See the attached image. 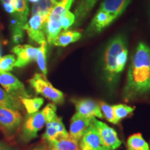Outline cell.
<instances>
[{
	"label": "cell",
	"mask_w": 150,
	"mask_h": 150,
	"mask_svg": "<svg viewBox=\"0 0 150 150\" xmlns=\"http://www.w3.org/2000/svg\"><path fill=\"white\" fill-rule=\"evenodd\" d=\"M150 91V47L139 42L131 59L123 91L125 101L133 100Z\"/></svg>",
	"instance_id": "cell-1"
},
{
	"label": "cell",
	"mask_w": 150,
	"mask_h": 150,
	"mask_svg": "<svg viewBox=\"0 0 150 150\" xmlns=\"http://www.w3.org/2000/svg\"><path fill=\"white\" fill-rule=\"evenodd\" d=\"M128 60V38L125 33L114 35L104 46L102 56V79L112 91L119 83Z\"/></svg>",
	"instance_id": "cell-2"
},
{
	"label": "cell",
	"mask_w": 150,
	"mask_h": 150,
	"mask_svg": "<svg viewBox=\"0 0 150 150\" xmlns=\"http://www.w3.org/2000/svg\"><path fill=\"white\" fill-rule=\"evenodd\" d=\"M131 2V0H104L83 31L82 38H91L102 33L124 13Z\"/></svg>",
	"instance_id": "cell-3"
},
{
	"label": "cell",
	"mask_w": 150,
	"mask_h": 150,
	"mask_svg": "<svg viewBox=\"0 0 150 150\" xmlns=\"http://www.w3.org/2000/svg\"><path fill=\"white\" fill-rule=\"evenodd\" d=\"M56 106L54 104H48L42 110L33 114H27L21 129L20 139L24 142H29L38 137V133L47 122L55 118Z\"/></svg>",
	"instance_id": "cell-4"
},
{
	"label": "cell",
	"mask_w": 150,
	"mask_h": 150,
	"mask_svg": "<svg viewBox=\"0 0 150 150\" xmlns=\"http://www.w3.org/2000/svg\"><path fill=\"white\" fill-rule=\"evenodd\" d=\"M76 0H59L49 15L45 24L47 42L52 45L55 38L61 31V19L67 11H69Z\"/></svg>",
	"instance_id": "cell-5"
},
{
	"label": "cell",
	"mask_w": 150,
	"mask_h": 150,
	"mask_svg": "<svg viewBox=\"0 0 150 150\" xmlns=\"http://www.w3.org/2000/svg\"><path fill=\"white\" fill-rule=\"evenodd\" d=\"M29 82L35 93L52 101L54 104H61L64 102L63 93L54 88L44 74L35 73L33 77L29 80Z\"/></svg>",
	"instance_id": "cell-6"
},
{
	"label": "cell",
	"mask_w": 150,
	"mask_h": 150,
	"mask_svg": "<svg viewBox=\"0 0 150 150\" xmlns=\"http://www.w3.org/2000/svg\"><path fill=\"white\" fill-rule=\"evenodd\" d=\"M22 117L18 110L0 108V129L8 138L13 137L22 123Z\"/></svg>",
	"instance_id": "cell-7"
},
{
	"label": "cell",
	"mask_w": 150,
	"mask_h": 150,
	"mask_svg": "<svg viewBox=\"0 0 150 150\" xmlns=\"http://www.w3.org/2000/svg\"><path fill=\"white\" fill-rule=\"evenodd\" d=\"M47 18L40 15L31 16L29 21L24 26V30L27 31L30 40L40 45L47 42L45 24Z\"/></svg>",
	"instance_id": "cell-8"
},
{
	"label": "cell",
	"mask_w": 150,
	"mask_h": 150,
	"mask_svg": "<svg viewBox=\"0 0 150 150\" xmlns=\"http://www.w3.org/2000/svg\"><path fill=\"white\" fill-rule=\"evenodd\" d=\"M92 123L98 131L103 145L108 150H115L121 145L122 142L115 129L96 118L92 119Z\"/></svg>",
	"instance_id": "cell-9"
},
{
	"label": "cell",
	"mask_w": 150,
	"mask_h": 150,
	"mask_svg": "<svg viewBox=\"0 0 150 150\" xmlns=\"http://www.w3.org/2000/svg\"><path fill=\"white\" fill-rule=\"evenodd\" d=\"M0 84L8 94L18 97H29L24 84L13 74L8 72H0Z\"/></svg>",
	"instance_id": "cell-10"
},
{
	"label": "cell",
	"mask_w": 150,
	"mask_h": 150,
	"mask_svg": "<svg viewBox=\"0 0 150 150\" xmlns=\"http://www.w3.org/2000/svg\"><path fill=\"white\" fill-rule=\"evenodd\" d=\"M76 112L84 117L91 118H102L103 115L99 104L91 99H73Z\"/></svg>",
	"instance_id": "cell-11"
},
{
	"label": "cell",
	"mask_w": 150,
	"mask_h": 150,
	"mask_svg": "<svg viewBox=\"0 0 150 150\" xmlns=\"http://www.w3.org/2000/svg\"><path fill=\"white\" fill-rule=\"evenodd\" d=\"M79 141L81 150H108L103 145L98 131L92 122Z\"/></svg>",
	"instance_id": "cell-12"
},
{
	"label": "cell",
	"mask_w": 150,
	"mask_h": 150,
	"mask_svg": "<svg viewBox=\"0 0 150 150\" xmlns=\"http://www.w3.org/2000/svg\"><path fill=\"white\" fill-rule=\"evenodd\" d=\"M38 48L29 45H17L13 48L12 52L17 56L15 67H22L36 61Z\"/></svg>",
	"instance_id": "cell-13"
},
{
	"label": "cell",
	"mask_w": 150,
	"mask_h": 150,
	"mask_svg": "<svg viewBox=\"0 0 150 150\" xmlns=\"http://www.w3.org/2000/svg\"><path fill=\"white\" fill-rule=\"evenodd\" d=\"M69 135L61 117L56 116L52 120L46 123V130L42 135V139L46 142H51L61 136Z\"/></svg>",
	"instance_id": "cell-14"
},
{
	"label": "cell",
	"mask_w": 150,
	"mask_h": 150,
	"mask_svg": "<svg viewBox=\"0 0 150 150\" xmlns=\"http://www.w3.org/2000/svg\"><path fill=\"white\" fill-rule=\"evenodd\" d=\"M91 122L92 119L91 118L86 117L76 112L71 119L69 135L79 142Z\"/></svg>",
	"instance_id": "cell-15"
},
{
	"label": "cell",
	"mask_w": 150,
	"mask_h": 150,
	"mask_svg": "<svg viewBox=\"0 0 150 150\" xmlns=\"http://www.w3.org/2000/svg\"><path fill=\"white\" fill-rule=\"evenodd\" d=\"M76 3L74 11L75 16L74 26L75 27H77L87 19L99 0H76Z\"/></svg>",
	"instance_id": "cell-16"
},
{
	"label": "cell",
	"mask_w": 150,
	"mask_h": 150,
	"mask_svg": "<svg viewBox=\"0 0 150 150\" xmlns=\"http://www.w3.org/2000/svg\"><path fill=\"white\" fill-rule=\"evenodd\" d=\"M83 33L77 30H63L55 38L52 45L57 47H66L82 38Z\"/></svg>",
	"instance_id": "cell-17"
},
{
	"label": "cell",
	"mask_w": 150,
	"mask_h": 150,
	"mask_svg": "<svg viewBox=\"0 0 150 150\" xmlns=\"http://www.w3.org/2000/svg\"><path fill=\"white\" fill-rule=\"evenodd\" d=\"M47 143L50 145L52 150H81L79 142L70 135L59 137Z\"/></svg>",
	"instance_id": "cell-18"
},
{
	"label": "cell",
	"mask_w": 150,
	"mask_h": 150,
	"mask_svg": "<svg viewBox=\"0 0 150 150\" xmlns=\"http://www.w3.org/2000/svg\"><path fill=\"white\" fill-rule=\"evenodd\" d=\"M0 108H8L19 111L23 109V106L20 99L13 96L0 88Z\"/></svg>",
	"instance_id": "cell-19"
},
{
	"label": "cell",
	"mask_w": 150,
	"mask_h": 150,
	"mask_svg": "<svg viewBox=\"0 0 150 150\" xmlns=\"http://www.w3.org/2000/svg\"><path fill=\"white\" fill-rule=\"evenodd\" d=\"M1 3H8L13 6L16 11L14 15L20 19L24 25L27 22L29 16V7H28L27 0H1Z\"/></svg>",
	"instance_id": "cell-20"
},
{
	"label": "cell",
	"mask_w": 150,
	"mask_h": 150,
	"mask_svg": "<svg viewBox=\"0 0 150 150\" xmlns=\"http://www.w3.org/2000/svg\"><path fill=\"white\" fill-rule=\"evenodd\" d=\"M58 0H39L33 4L31 10V16L40 15L48 18L50 12L56 4Z\"/></svg>",
	"instance_id": "cell-21"
},
{
	"label": "cell",
	"mask_w": 150,
	"mask_h": 150,
	"mask_svg": "<svg viewBox=\"0 0 150 150\" xmlns=\"http://www.w3.org/2000/svg\"><path fill=\"white\" fill-rule=\"evenodd\" d=\"M127 147L129 150H150L149 145L140 133L134 134L129 137Z\"/></svg>",
	"instance_id": "cell-22"
},
{
	"label": "cell",
	"mask_w": 150,
	"mask_h": 150,
	"mask_svg": "<svg viewBox=\"0 0 150 150\" xmlns=\"http://www.w3.org/2000/svg\"><path fill=\"white\" fill-rule=\"evenodd\" d=\"M20 101L28 114H33L39 111L41 106L44 104V99L42 97H22L20 98Z\"/></svg>",
	"instance_id": "cell-23"
},
{
	"label": "cell",
	"mask_w": 150,
	"mask_h": 150,
	"mask_svg": "<svg viewBox=\"0 0 150 150\" xmlns=\"http://www.w3.org/2000/svg\"><path fill=\"white\" fill-rule=\"evenodd\" d=\"M47 42H44L40 45L38 51L36 62L42 74L46 76L47 74Z\"/></svg>",
	"instance_id": "cell-24"
},
{
	"label": "cell",
	"mask_w": 150,
	"mask_h": 150,
	"mask_svg": "<svg viewBox=\"0 0 150 150\" xmlns=\"http://www.w3.org/2000/svg\"><path fill=\"white\" fill-rule=\"evenodd\" d=\"M113 110L114 115H115L116 121L118 123L121 120L124 119L127 116L132 113L135 108L127 106L125 104H115L112 106Z\"/></svg>",
	"instance_id": "cell-25"
},
{
	"label": "cell",
	"mask_w": 150,
	"mask_h": 150,
	"mask_svg": "<svg viewBox=\"0 0 150 150\" xmlns=\"http://www.w3.org/2000/svg\"><path fill=\"white\" fill-rule=\"evenodd\" d=\"M16 61L15 56L11 54L0 58V72H6L12 70L15 67Z\"/></svg>",
	"instance_id": "cell-26"
},
{
	"label": "cell",
	"mask_w": 150,
	"mask_h": 150,
	"mask_svg": "<svg viewBox=\"0 0 150 150\" xmlns=\"http://www.w3.org/2000/svg\"><path fill=\"white\" fill-rule=\"evenodd\" d=\"M99 106L100 107V109L102 110V115L104 116L106 120L112 124H117L116 121L115 115H114L113 110H112V106H110L109 104H106L104 102H100L99 103Z\"/></svg>",
	"instance_id": "cell-27"
},
{
	"label": "cell",
	"mask_w": 150,
	"mask_h": 150,
	"mask_svg": "<svg viewBox=\"0 0 150 150\" xmlns=\"http://www.w3.org/2000/svg\"><path fill=\"white\" fill-rule=\"evenodd\" d=\"M75 22V16L74 13L67 11L61 19V26L63 30H67L72 27Z\"/></svg>",
	"instance_id": "cell-28"
},
{
	"label": "cell",
	"mask_w": 150,
	"mask_h": 150,
	"mask_svg": "<svg viewBox=\"0 0 150 150\" xmlns=\"http://www.w3.org/2000/svg\"><path fill=\"white\" fill-rule=\"evenodd\" d=\"M24 30H17L12 31V40L14 44L20 45L23 41Z\"/></svg>",
	"instance_id": "cell-29"
},
{
	"label": "cell",
	"mask_w": 150,
	"mask_h": 150,
	"mask_svg": "<svg viewBox=\"0 0 150 150\" xmlns=\"http://www.w3.org/2000/svg\"><path fill=\"white\" fill-rule=\"evenodd\" d=\"M0 150H17L4 141H0Z\"/></svg>",
	"instance_id": "cell-30"
},
{
	"label": "cell",
	"mask_w": 150,
	"mask_h": 150,
	"mask_svg": "<svg viewBox=\"0 0 150 150\" xmlns=\"http://www.w3.org/2000/svg\"><path fill=\"white\" fill-rule=\"evenodd\" d=\"M31 150H52V149L51 148H50V145L47 143V144H43V145L37 146V147L33 148V149Z\"/></svg>",
	"instance_id": "cell-31"
},
{
	"label": "cell",
	"mask_w": 150,
	"mask_h": 150,
	"mask_svg": "<svg viewBox=\"0 0 150 150\" xmlns=\"http://www.w3.org/2000/svg\"><path fill=\"white\" fill-rule=\"evenodd\" d=\"M28 1H29V2H31V3H36V2H38V1H39V0H28Z\"/></svg>",
	"instance_id": "cell-32"
},
{
	"label": "cell",
	"mask_w": 150,
	"mask_h": 150,
	"mask_svg": "<svg viewBox=\"0 0 150 150\" xmlns=\"http://www.w3.org/2000/svg\"><path fill=\"white\" fill-rule=\"evenodd\" d=\"M1 48H0V58H1Z\"/></svg>",
	"instance_id": "cell-33"
},
{
	"label": "cell",
	"mask_w": 150,
	"mask_h": 150,
	"mask_svg": "<svg viewBox=\"0 0 150 150\" xmlns=\"http://www.w3.org/2000/svg\"><path fill=\"white\" fill-rule=\"evenodd\" d=\"M149 17H150V8H149Z\"/></svg>",
	"instance_id": "cell-34"
},
{
	"label": "cell",
	"mask_w": 150,
	"mask_h": 150,
	"mask_svg": "<svg viewBox=\"0 0 150 150\" xmlns=\"http://www.w3.org/2000/svg\"><path fill=\"white\" fill-rule=\"evenodd\" d=\"M128 150H129V149H128Z\"/></svg>",
	"instance_id": "cell-35"
}]
</instances>
